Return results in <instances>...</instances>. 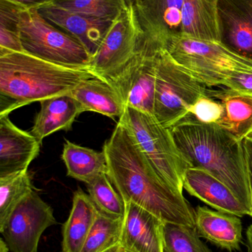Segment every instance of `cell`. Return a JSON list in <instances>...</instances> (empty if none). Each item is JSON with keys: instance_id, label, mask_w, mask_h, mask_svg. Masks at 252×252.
Here are the masks:
<instances>
[{"instance_id": "6da1fadb", "label": "cell", "mask_w": 252, "mask_h": 252, "mask_svg": "<svg viewBox=\"0 0 252 252\" xmlns=\"http://www.w3.org/2000/svg\"><path fill=\"white\" fill-rule=\"evenodd\" d=\"M103 151L108 176L124 203H135L164 222L195 227V210L183 192L161 179L119 121Z\"/></svg>"}, {"instance_id": "7a4b0ae2", "label": "cell", "mask_w": 252, "mask_h": 252, "mask_svg": "<svg viewBox=\"0 0 252 252\" xmlns=\"http://www.w3.org/2000/svg\"><path fill=\"white\" fill-rule=\"evenodd\" d=\"M170 129L178 149L191 167L204 169L223 182L252 216L243 141L216 124L180 121Z\"/></svg>"}, {"instance_id": "3957f363", "label": "cell", "mask_w": 252, "mask_h": 252, "mask_svg": "<svg viewBox=\"0 0 252 252\" xmlns=\"http://www.w3.org/2000/svg\"><path fill=\"white\" fill-rule=\"evenodd\" d=\"M96 78L89 69L68 67L27 53L0 49V116L36 101L71 93Z\"/></svg>"}, {"instance_id": "277c9868", "label": "cell", "mask_w": 252, "mask_h": 252, "mask_svg": "<svg viewBox=\"0 0 252 252\" xmlns=\"http://www.w3.org/2000/svg\"><path fill=\"white\" fill-rule=\"evenodd\" d=\"M119 122L131 133L161 179L183 192L185 173L191 166L178 149L170 129L161 125L152 114L129 106Z\"/></svg>"}, {"instance_id": "5b68a950", "label": "cell", "mask_w": 252, "mask_h": 252, "mask_svg": "<svg viewBox=\"0 0 252 252\" xmlns=\"http://www.w3.org/2000/svg\"><path fill=\"white\" fill-rule=\"evenodd\" d=\"M166 50L207 87L223 86L233 74L252 72V61L235 54L217 41L180 36L172 40Z\"/></svg>"}, {"instance_id": "8992f818", "label": "cell", "mask_w": 252, "mask_h": 252, "mask_svg": "<svg viewBox=\"0 0 252 252\" xmlns=\"http://www.w3.org/2000/svg\"><path fill=\"white\" fill-rule=\"evenodd\" d=\"M19 31L25 53L62 66L89 69L91 56L85 47L47 22L37 9L22 10Z\"/></svg>"}, {"instance_id": "52a82bcc", "label": "cell", "mask_w": 252, "mask_h": 252, "mask_svg": "<svg viewBox=\"0 0 252 252\" xmlns=\"http://www.w3.org/2000/svg\"><path fill=\"white\" fill-rule=\"evenodd\" d=\"M207 86L179 65L166 49L157 66L153 115L158 122L171 128L181 121L195 102L209 95Z\"/></svg>"}, {"instance_id": "ba28073f", "label": "cell", "mask_w": 252, "mask_h": 252, "mask_svg": "<svg viewBox=\"0 0 252 252\" xmlns=\"http://www.w3.org/2000/svg\"><path fill=\"white\" fill-rule=\"evenodd\" d=\"M164 49L162 44L142 32L130 60L108 81L119 93L126 106L153 115L157 66Z\"/></svg>"}, {"instance_id": "9c48e42d", "label": "cell", "mask_w": 252, "mask_h": 252, "mask_svg": "<svg viewBox=\"0 0 252 252\" xmlns=\"http://www.w3.org/2000/svg\"><path fill=\"white\" fill-rule=\"evenodd\" d=\"M142 32L133 3L112 22L91 57L89 70L107 82L113 78L134 54Z\"/></svg>"}, {"instance_id": "30bf717a", "label": "cell", "mask_w": 252, "mask_h": 252, "mask_svg": "<svg viewBox=\"0 0 252 252\" xmlns=\"http://www.w3.org/2000/svg\"><path fill=\"white\" fill-rule=\"evenodd\" d=\"M55 224L53 209L33 191L10 213L0 232L10 252H37L43 232Z\"/></svg>"}, {"instance_id": "8fae6325", "label": "cell", "mask_w": 252, "mask_h": 252, "mask_svg": "<svg viewBox=\"0 0 252 252\" xmlns=\"http://www.w3.org/2000/svg\"><path fill=\"white\" fill-rule=\"evenodd\" d=\"M219 42L252 61V0H217Z\"/></svg>"}, {"instance_id": "7c38bea8", "label": "cell", "mask_w": 252, "mask_h": 252, "mask_svg": "<svg viewBox=\"0 0 252 252\" xmlns=\"http://www.w3.org/2000/svg\"><path fill=\"white\" fill-rule=\"evenodd\" d=\"M183 3V0H133L142 32L167 47L182 35Z\"/></svg>"}, {"instance_id": "4fadbf2b", "label": "cell", "mask_w": 252, "mask_h": 252, "mask_svg": "<svg viewBox=\"0 0 252 252\" xmlns=\"http://www.w3.org/2000/svg\"><path fill=\"white\" fill-rule=\"evenodd\" d=\"M37 10L47 22L78 40L91 57L114 21L70 11L50 4H43Z\"/></svg>"}, {"instance_id": "5bb4252c", "label": "cell", "mask_w": 252, "mask_h": 252, "mask_svg": "<svg viewBox=\"0 0 252 252\" xmlns=\"http://www.w3.org/2000/svg\"><path fill=\"white\" fill-rule=\"evenodd\" d=\"M125 205L121 247L133 252H164V222L135 203H125Z\"/></svg>"}, {"instance_id": "9a60e30c", "label": "cell", "mask_w": 252, "mask_h": 252, "mask_svg": "<svg viewBox=\"0 0 252 252\" xmlns=\"http://www.w3.org/2000/svg\"><path fill=\"white\" fill-rule=\"evenodd\" d=\"M41 145L31 132L16 127L8 115L0 116V178L28 170Z\"/></svg>"}, {"instance_id": "2e32d148", "label": "cell", "mask_w": 252, "mask_h": 252, "mask_svg": "<svg viewBox=\"0 0 252 252\" xmlns=\"http://www.w3.org/2000/svg\"><path fill=\"white\" fill-rule=\"evenodd\" d=\"M183 189L217 211L243 216H251L247 207L241 202L227 186L207 170L191 167L183 179Z\"/></svg>"}, {"instance_id": "e0dca14e", "label": "cell", "mask_w": 252, "mask_h": 252, "mask_svg": "<svg viewBox=\"0 0 252 252\" xmlns=\"http://www.w3.org/2000/svg\"><path fill=\"white\" fill-rule=\"evenodd\" d=\"M195 223L199 236L219 248L229 252L241 249L243 226L239 216L198 206L195 210Z\"/></svg>"}, {"instance_id": "ac0fdd59", "label": "cell", "mask_w": 252, "mask_h": 252, "mask_svg": "<svg viewBox=\"0 0 252 252\" xmlns=\"http://www.w3.org/2000/svg\"><path fill=\"white\" fill-rule=\"evenodd\" d=\"M83 112L71 93L44 99L40 101V110L31 133L41 144L44 138L58 130H71L74 121Z\"/></svg>"}, {"instance_id": "d6986e66", "label": "cell", "mask_w": 252, "mask_h": 252, "mask_svg": "<svg viewBox=\"0 0 252 252\" xmlns=\"http://www.w3.org/2000/svg\"><path fill=\"white\" fill-rule=\"evenodd\" d=\"M71 94L80 103L84 112H94L110 118H121L125 103L117 90L99 78L81 81Z\"/></svg>"}, {"instance_id": "ffe728a7", "label": "cell", "mask_w": 252, "mask_h": 252, "mask_svg": "<svg viewBox=\"0 0 252 252\" xmlns=\"http://www.w3.org/2000/svg\"><path fill=\"white\" fill-rule=\"evenodd\" d=\"M99 210L90 195L75 191L68 220L64 223L62 252H80L94 223Z\"/></svg>"}, {"instance_id": "44dd1931", "label": "cell", "mask_w": 252, "mask_h": 252, "mask_svg": "<svg viewBox=\"0 0 252 252\" xmlns=\"http://www.w3.org/2000/svg\"><path fill=\"white\" fill-rule=\"evenodd\" d=\"M209 95L221 102L224 114L218 125L240 140L252 136V95L230 89L210 90Z\"/></svg>"}, {"instance_id": "7402d4cb", "label": "cell", "mask_w": 252, "mask_h": 252, "mask_svg": "<svg viewBox=\"0 0 252 252\" xmlns=\"http://www.w3.org/2000/svg\"><path fill=\"white\" fill-rule=\"evenodd\" d=\"M217 0H183L182 35L219 42Z\"/></svg>"}, {"instance_id": "603a6c76", "label": "cell", "mask_w": 252, "mask_h": 252, "mask_svg": "<svg viewBox=\"0 0 252 252\" xmlns=\"http://www.w3.org/2000/svg\"><path fill=\"white\" fill-rule=\"evenodd\" d=\"M62 158L66 165L68 176L86 185L102 173H108L104 151L99 152L66 140Z\"/></svg>"}, {"instance_id": "cb8c5ba5", "label": "cell", "mask_w": 252, "mask_h": 252, "mask_svg": "<svg viewBox=\"0 0 252 252\" xmlns=\"http://www.w3.org/2000/svg\"><path fill=\"white\" fill-rule=\"evenodd\" d=\"M124 218H113L99 211L80 252H102L120 243Z\"/></svg>"}, {"instance_id": "d4e9b609", "label": "cell", "mask_w": 252, "mask_h": 252, "mask_svg": "<svg viewBox=\"0 0 252 252\" xmlns=\"http://www.w3.org/2000/svg\"><path fill=\"white\" fill-rule=\"evenodd\" d=\"M33 191L28 170L0 178V226L16 206Z\"/></svg>"}, {"instance_id": "484cf974", "label": "cell", "mask_w": 252, "mask_h": 252, "mask_svg": "<svg viewBox=\"0 0 252 252\" xmlns=\"http://www.w3.org/2000/svg\"><path fill=\"white\" fill-rule=\"evenodd\" d=\"M87 191L98 210L113 218H124L126 205L111 182L108 173L102 174L87 184Z\"/></svg>"}, {"instance_id": "4316f807", "label": "cell", "mask_w": 252, "mask_h": 252, "mask_svg": "<svg viewBox=\"0 0 252 252\" xmlns=\"http://www.w3.org/2000/svg\"><path fill=\"white\" fill-rule=\"evenodd\" d=\"M196 228L164 222L163 226L164 252H213L200 239Z\"/></svg>"}, {"instance_id": "83f0119b", "label": "cell", "mask_w": 252, "mask_h": 252, "mask_svg": "<svg viewBox=\"0 0 252 252\" xmlns=\"http://www.w3.org/2000/svg\"><path fill=\"white\" fill-rule=\"evenodd\" d=\"M46 4L87 16L113 21L130 4L126 0H48Z\"/></svg>"}, {"instance_id": "f1b7e54d", "label": "cell", "mask_w": 252, "mask_h": 252, "mask_svg": "<svg viewBox=\"0 0 252 252\" xmlns=\"http://www.w3.org/2000/svg\"><path fill=\"white\" fill-rule=\"evenodd\" d=\"M223 114L224 108L221 102L210 95L203 96L195 102L181 121L202 124H218Z\"/></svg>"}, {"instance_id": "f546056e", "label": "cell", "mask_w": 252, "mask_h": 252, "mask_svg": "<svg viewBox=\"0 0 252 252\" xmlns=\"http://www.w3.org/2000/svg\"><path fill=\"white\" fill-rule=\"evenodd\" d=\"M223 86L230 90L252 95V72L233 74L226 80Z\"/></svg>"}, {"instance_id": "4dcf8cb0", "label": "cell", "mask_w": 252, "mask_h": 252, "mask_svg": "<svg viewBox=\"0 0 252 252\" xmlns=\"http://www.w3.org/2000/svg\"><path fill=\"white\" fill-rule=\"evenodd\" d=\"M246 160H247V171H248L249 182L252 200V136L246 138L243 141Z\"/></svg>"}, {"instance_id": "1f68e13d", "label": "cell", "mask_w": 252, "mask_h": 252, "mask_svg": "<svg viewBox=\"0 0 252 252\" xmlns=\"http://www.w3.org/2000/svg\"><path fill=\"white\" fill-rule=\"evenodd\" d=\"M8 1L16 3L25 9H37L47 3L48 0H8Z\"/></svg>"}, {"instance_id": "d6a6232c", "label": "cell", "mask_w": 252, "mask_h": 252, "mask_svg": "<svg viewBox=\"0 0 252 252\" xmlns=\"http://www.w3.org/2000/svg\"><path fill=\"white\" fill-rule=\"evenodd\" d=\"M247 247L248 252H252V224L249 226L247 231Z\"/></svg>"}, {"instance_id": "836d02e7", "label": "cell", "mask_w": 252, "mask_h": 252, "mask_svg": "<svg viewBox=\"0 0 252 252\" xmlns=\"http://www.w3.org/2000/svg\"><path fill=\"white\" fill-rule=\"evenodd\" d=\"M102 252H121V244L120 243H118Z\"/></svg>"}, {"instance_id": "e575fe53", "label": "cell", "mask_w": 252, "mask_h": 252, "mask_svg": "<svg viewBox=\"0 0 252 252\" xmlns=\"http://www.w3.org/2000/svg\"><path fill=\"white\" fill-rule=\"evenodd\" d=\"M8 247L6 245L4 240H0V252H8Z\"/></svg>"}, {"instance_id": "d590c367", "label": "cell", "mask_w": 252, "mask_h": 252, "mask_svg": "<svg viewBox=\"0 0 252 252\" xmlns=\"http://www.w3.org/2000/svg\"><path fill=\"white\" fill-rule=\"evenodd\" d=\"M121 252H133L128 251V250H125V249L122 248V247H121Z\"/></svg>"}, {"instance_id": "8d00e7d4", "label": "cell", "mask_w": 252, "mask_h": 252, "mask_svg": "<svg viewBox=\"0 0 252 252\" xmlns=\"http://www.w3.org/2000/svg\"><path fill=\"white\" fill-rule=\"evenodd\" d=\"M127 1V4H131L133 3V0H126Z\"/></svg>"}]
</instances>
